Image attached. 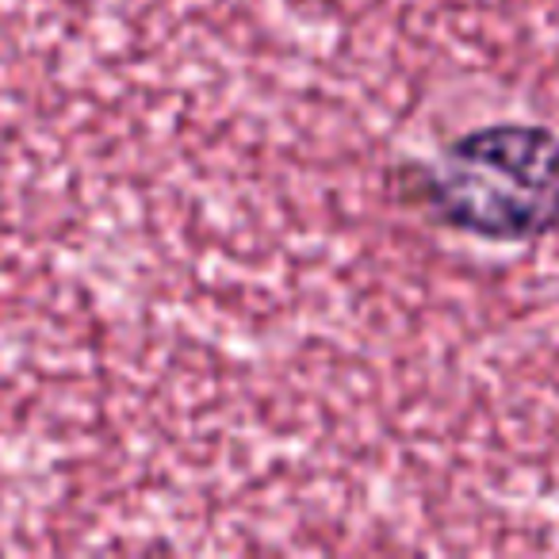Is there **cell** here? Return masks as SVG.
I'll list each match as a JSON object with an SVG mask.
<instances>
[{"label":"cell","instance_id":"cell-1","mask_svg":"<svg viewBox=\"0 0 559 559\" xmlns=\"http://www.w3.org/2000/svg\"><path fill=\"white\" fill-rule=\"evenodd\" d=\"M437 223L495 246H528L559 230V131L487 123L460 134L421 180Z\"/></svg>","mask_w":559,"mask_h":559}]
</instances>
